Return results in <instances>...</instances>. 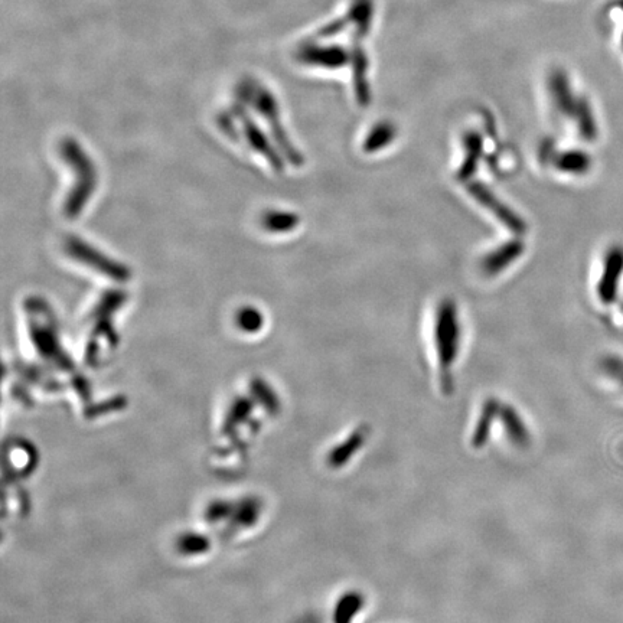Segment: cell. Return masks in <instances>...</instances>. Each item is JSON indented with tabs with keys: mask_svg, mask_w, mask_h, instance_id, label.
I'll list each match as a JSON object with an SVG mask.
<instances>
[{
	"mask_svg": "<svg viewBox=\"0 0 623 623\" xmlns=\"http://www.w3.org/2000/svg\"><path fill=\"white\" fill-rule=\"evenodd\" d=\"M433 344L439 364L442 387L446 393L452 391V368L458 360L462 344V324L455 300L442 299L437 303L433 318Z\"/></svg>",
	"mask_w": 623,
	"mask_h": 623,
	"instance_id": "6da1fadb",
	"label": "cell"
},
{
	"mask_svg": "<svg viewBox=\"0 0 623 623\" xmlns=\"http://www.w3.org/2000/svg\"><path fill=\"white\" fill-rule=\"evenodd\" d=\"M466 191H468L469 197L472 198L479 205L484 208L489 214L494 215L495 218L511 230V233L515 237H523L527 233L528 225L525 223L523 217L518 212L512 210L510 205L505 204L498 195L494 194L492 189L486 187L482 182H469L466 185Z\"/></svg>",
	"mask_w": 623,
	"mask_h": 623,
	"instance_id": "7a4b0ae2",
	"label": "cell"
},
{
	"mask_svg": "<svg viewBox=\"0 0 623 623\" xmlns=\"http://www.w3.org/2000/svg\"><path fill=\"white\" fill-rule=\"evenodd\" d=\"M525 251L524 241L521 237L505 241L489 251L479 259V272L485 277H495L508 269L523 257Z\"/></svg>",
	"mask_w": 623,
	"mask_h": 623,
	"instance_id": "3957f363",
	"label": "cell"
},
{
	"mask_svg": "<svg viewBox=\"0 0 623 623\" xmlns=\"http://www.w3.org/2000/svg\"><path fill=\"white\" fill-rule=\"evenodd\" d=\"M463 148H465V156L458 169V178L463 182H468L478 169L479 161L482 158V149H484V140L481 135L476 132L468 133L463 140Z\"/></svg>",
	"mask_w": 623,
	"mask_h": 623,
	"instance_id": "277c9868",
	"label": "cell"
},
{
	"mask_svg": "<svg viewBox=\"0 0 623 623\" xmlns=\"http://www.w3.org/2000/svg\"><path fill=\"white\" fill-rule=\"evenodd\" d=\"M397 138V127L390 122H380L371 127L362 142V152L367 155L381 152L388 148Z\"/></svg>",
	"mask_w": 623,
	"mask_h": 623,
	"instance_id": "5b68a950",
	"label": "cell"
},
{
	"mask_svg": "<svg viewBox=\"0 0 623 623\" xmlns=\"http://www.w3.org/2000/svg\"><path fill=\"white\" fill-rule=\"evenodd\" d=\"M608 24V37L611 39L613 50L623 63V0H613L605 11Z\"/></svg>",
	"mask_w": 623,
	"mask_h": 623,
	"instance_id": "8992f818",
	"label": "cell"
},
{
	"mask_svg": "<svg viewBox=\"0 0 623 623\" xmlns=\"http://www.w3.org/2000/svg\"><path fill=\"white\" fill-rule=\"evenodd\" d=\"M499 416H501L511 442L517 446L528 445L530 435H528L527 427H525L523 419L518 416V413L511 406H499Z\"/></svg>",
	"mask_w": 623,
	"mask_h": 623,
	"instance_id": "52a82bcc",
	"label": "cell"
},
{
	"mask_svg": "<svg viewBox=\"0 0 623 623\" xmlns=\"http://www.w3.org/2000/svg\"><path fill=\"white\" fill-rule=\"evenodd\" d=\"M554 168L560 172H566V174L577 175L580 172H585L589 163H587V156L580 152H561L551 158Z\"/></svg>",
	"mask_w": 623,
	"mask_h": 623,
	"instance_id": "ba28073f",
	"label": "cell"
},
{
	"mask_svg": "<svg viewBox=\"0 0 623 623\" xmlns=\"http://www.w3.org/2000/svg\"><path fill=\"white\" fill-rule=\"evenodd\" d=\"M499 413V403L497 400H488L485 403L484 409H482L481 419H479L478 427L474 435L475 448H481L486 442V437L491 430L492 422H494L495 416Z\"/></svg>",
	"mask_w": 623,
	"mask_h": 623,
	"instance_id": "9c48e42d",
	"label": "cell"
},
{
	"mask_svg": "<svg viewBox=\"0 0 623 623\" xmlns=\"http://www.w3.org/2000/svg\"><path fill=\"white\" fill-rule=\"evenodd\" d=\"M362 606H364V596L361 593H349L339 603L337 623H351L354 616L360 613Z\"/></svg>",
	"mask_w": 623,
	"mask_h": 623,
	"instance_id": "30bf717a",
	"label": "cell"
},
{
	"mask_svg": "<svg viewBox=\"0 0 623 623\" xmlns=\"http://www.w3.org/2000/svg\"><path fill=\"white\" fill-rule=\"evenodd\" d=\"M365 437H367V429H360L358 432H355L354 435L349 437L348 442L339 448L335 461L344 463L345 459L351 458L355 450L360 449L364 445Z\"/></svg>",
	"mask_w": 623,
	"mask_h": 623,
	"instance_id": "8fae6325",
	"label": "cell"
}]
</instances>
